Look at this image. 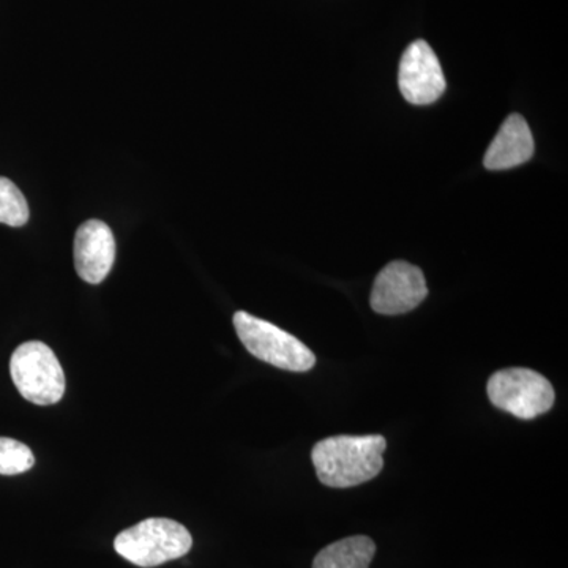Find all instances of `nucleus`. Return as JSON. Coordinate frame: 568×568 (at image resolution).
<instances>
[{"label":"nucleus","mask_w":568,"mask_h":568,"mask_svg":"<svg viewBox=\"0 0 568 568\" xmlns=\"http://www.w3.org/2000/svg\"><path fill=\"white\" fill-rule=\"evenodd\" d=\"M115 260L114 235L108 224L89 220L74 235V267L84 282L102 283Z\"/></svg>","instance_id":"nucleus-8"},{"label":"nucleus","mask_w":568,"mask_h":568,"mask_svg":"<svg viewBox=\"0 0 568 568\" xmlns=\"http://www.w3.org/2000/svg\"><path fill=\"white\" fill-rule=\"evenodd\" d=\"M534 149L536 145H534L532 133L525 118L519 114L508 115L485 153V168L503 171L519 166L532 159Z\"/></svg>","instance_id":"nucleus-9"},{"label":"nucleus","mask_w":568,"mask_h":568,"mask_svg":"<svg viewBox=\"0 0 568 568\" xmlns=\"http://www.w3.org/2000/svg\"><path fill=\"white\" fill-rule=\"evenodd\" d=\"M10 375L22 398L39 406L55 405L65 394V375L50 346L22 343L10 361Z\"/></svg>","instance_id":"nucleus-4"},{"label":"nucleus","mask_w":568,"mask_h":568,"mask_svg":"<svg viewBox=\"0 0 568 568\" xmlns=\"http://www.w3.org/2000/svg\"><path fill=\"white\" fill-rule=\"evenodd\" d=\"M193 538L181 523L168 518H149L122 530L114 549L123 559L142 568L159 567L189 555Z\"/></svg>","instance_id":"nucleus-2"},{"label":"nucleus","mask_w":568,"mask_h":568,"mask_svg":"<svg viewBox=\"0 0 568 568\" xmlns=\"http://www.w3.org/2000/svg\"><path fill=\"white\" fill-rule=\"evenodd\" d=\"M488 398L497 409L532 420L555 405V388L547 377L529 368L499 369L489 377Z\"/></svg>","instance_id":"nucleus-5"},{"label":"nucleus","mask_w":568,"mask_h":568,"mask_svg":"<svg viewBox=\"0 0 568 568\" xmlns=\"http://www.w3.org/2000/svg\"><path fill=\"white\" fill-rule=\"evenodd\" d=\"M233 323L242 345L265 364L295 373L310 372L316 365L310 347L283 328L246 312L235 313Z\"/></svg>","instance_id":"nucleus-3"},{"label":"nucleus","mask_w":568,"mask_h":568,"mask_svg":"<svg viewBox=\"0 0 568 568\" xmlns=\"http://www.w3.org/2000/svg\"><path fill=\"white\" fill-rule=\"evenodd\" d=\"M376 545L366 536H354L335 541L317 552L313 568H369Z\"/></svg>","instance_id":"nucleus-10"},{"label":"nucleus","mask_w":568,"mask_h":568,"mask_svg":"<svg viewBox=\"0 0 568 568\" xmlns=\"http://www.w3.org/2000/svg\"><path fill=\"white\" fill-rule=\"evenodd\" d=\"M399 91L410 104H432L446 92V78L439 59L424 40L406 48L399 62Z\"/></svg>","instance_id":"nucleus-7"},{"label":"nucleus","mask_w":568,"mask_h":568,"mask_svg":"<svg viewBox=\"0 0 568 568\" xmlns=\"http://www.w3.org/2000/svg\"><path fill=\"white\" fill-rule=\"evenodd\" d=\"M29 222V205L24 194L9 179L0 178V223L21 227Z\"/></svg>","instance_id":"nucleus-11"},{"label":"nucleus","mask_w":568,"mask_h":568,"mask_svg":"<svg viewBox=\"0 0 568 568\" xmlns=\"http://www.w3.org/2000/svg\"><path fill=\"white\" fill-rule=\"evenodd\" d=\"M426 295L424 272L405 261H394L376 276L369 305L379 315H405L417 308Z\"/></svg>","instance_id":"nucleus-6"},{"label":"nucleus","mask_w":568,"mask_h":568,"mask_svg":"<svg viewBox=\"0 0 568 568\" xmlns=\"http://www.w3.org/2000/svg\"><path fill=\"white\" fill-rule=\"evenodd\" d=\"M386 448L381 435L334 436L313 447L312 459L325 487L351 488L379 476Z\"/></svg>","instance_id":"nucleus-1"},{"label":"nucleus","mask_w":568,"mask_h":568,"mask_svg":"<svg viewBox=\"0 0 568 568\" xmlns=\"http://www.w3.org/2000/svg\"><path fill=\"white\" fill-rule=\"evenodd\" d=\"M36 458L31 448L17 439L0 437V476H18L32 469Z\"/></svg>","instance_id":"nucleus-12"}]
</instances>
